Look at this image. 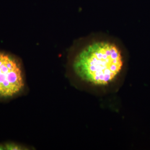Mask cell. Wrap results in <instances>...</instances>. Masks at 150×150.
<instances>
[{
  "label": "cell",
  "mask_w": 150,
  "mask_h": 150,
  "mask_svg": "<svg viewBox=\"0 0 150 150\" xmlns=\"http://www.w3.org/2000/svg\"><path fill=\"white\" fill-rule=\"evenodd\" d=\"M125 59L118 45L111 40H95L82 46L71 61L73 72L91 85L107 86L123 70Z\"/></svg>",
  "instance_id": "cell-1"
},
{
  "label": "cell",
  "mask_w": 150,
  "mask_h": 150,
  "mask_svg": "<svg viewBox=\"0 0 150 150\" xmlns=\"http://www.w3.org/2000/svg\"><path fill=\"white\" fill-rule=\"evenodd\" d=\"M5 150V148H4V144H0V150Z\"/></svg>",
  "instance_id": "cell-4"
},
{
  "label": "cell",
  "mask_w": 150,
  "mask_h": 150,
  "mask_svg": "<svg viewBox=\"0 0 150 150\" xmlns=\"http://www.w3.org/2000/svg\"><path fill=\"white\" fill-rule=\"evenodd\" d=\"M5 150H29L27 147L24 145L17 144L14 142H7L4 144Z\"/></svg>",
  "instance_id": "cell-3"
},
{
  "label": "cell",
  "mask_w": 150,
  "mask_h": 150,
  "mask_svg": "<svg viewBox=\"0 0 150 150\" xmlns=\"http://www.w3.org/2000/svg\"><path fill=\"white\" fill-rule=\"evenodd\" d=\"M21 61L13 54L0 50V100H10L25 90Z\"/></svg>",
  "instance_id": "cell-2"
}]
</instances>
